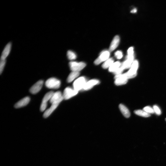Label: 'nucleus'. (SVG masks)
<instances>
[{
  "mask_svg": "<svg viewBox=\"0 0 166 166\" xmlns=\"http://www.w3.org/2000/svg\"><path fill=\"white\" fill-rule=\"evenodd\" d=\"M80 73L78 72L72 71L69 75L67 79V81L68 82H70L73 81L75 79L78 77Z\"/></svg>",
  "mask_w": 166,
  "mask_h": 166,
  "instance_id": "17",
  "label": "nucleus"
},
{
  "mask_svg": "<svg viewBox=\"0 0 166 166\" xmlns=\"http://www.w3.org/2000/svg\"><path fill=\"white\" fill-rule=\"evenodd\" d=\"M64 99L63 95L60 92L54 93L51 98L50 102L51 103H60Z\"/></svg>",
  "mask_w": 166,
  "mask_h": 166,
  "instance_id": "8",
  "label": "nucleus"
},
{
  "mask_svg": "<svg viewBox=\"0 0 166 166\" xmlns=\"http://www.w3.org/2000/svg\"><path fill=\"white\" fill-rule=\"evenodd\" d=\"M43 84V80H40L37 82L30 88V92L33 94L38 93L42 88Z\"/></svg>",
  "mask_w": 166,
  "mask_h": 166,
  "instance_id": "9",
  "label": "nucleus"
},
{
  "mask_svg": "<svg viewBox=\"0 0 166 166\" xmlns=\"http://www.w3.org/2000/svg\"><path fill=\"white\" fill-rule=\"evenodd\" d=\"M165 120H166V119H165Z\"/></svg>",
  "mask_w": 166,
  "mask_h": 166,
  "instance_id": "29",
  "label": "nucleus"
},
{
  "mask_svg": "<svg viewBox=\"0 0 166 166\" xmlns=\"http://www.w3.org/2000/svg\"><path fill=\"white\" fill-rule=\"evenodd\" d=\"M69 66L72 71L79 72L84 68L86 66V64L84 62H71L69 63Z\"/></svg>",
  "mask_w": 166,
  "mask_h": 166,
  "instance_id": "3",
  "label": "nucleus"
},
{
  "mask_svg": "<svg viewBox=\"0 0 166 166\" xmlns=\"http://www.w3.org/2000/svg\"><path fill=\"white\" fill-rule=\"evenodd\" d=\"M124 70V69L123 68L120 66L117 70H116L115 72H114V73L116 75L121 74Z\"/></svg>",
  "mask_w": 166,
  "mask_h": 166,
  "instance_id": "26",
  "label": "nucleus"
},
{
  "mask_svg": "<svg viewBox=\"0 0 166 166\" xmlns=\"http://www.w3.org/2000/svg\"><path fill=\"white\" fill-rule=\"evenodd\" d=\"M11 47H12V44L11 43H9L6 45L2 53L1 60H6L10 53Z\"/></svg>",
  "mask_w": 166,
  "mask_h": 166,
  "instance_id": "11",
  "label": "nucleus"
},
{
  "mask_svg": "<svg viewBox=\"0 0 166 166\" xmlns=\"http://www.w3.org/2000/svg\"><path fill=\"white\" fill-rule=\"evenodd\" d=\"M153 109L154 112L158 115H160L161 114V111L160 109L157 105H154L153 107Z\"/></svg>",
  "mask_w": 166,
  "mask_h": 166,
  "instance_id": "24",
  "label": "nucleus"
},
{
  "mask_svg": "<svg viewBox=\"0 0 166 166\" xmlns=\"http://www.w3.org/2000/svg\"><path fill=\"white\" fill-rule=\"evenodd\" d=\"M119 108L123 115L126 118H129L130 116V113L128 108L122 104L119 105Z\"/></svg>",
  "mask_w": 166,
  "mask_h": 166,
  "instance_id": "16",
  "label": "nucleus"
},
{
  "mask_svg": "<svg viewBox=\"0 0 166 166\" xmlns=\"http://www.w3.org/2000/svg\"><path fill=\"white\" fill-rule=\"evenodd\" d=\"M110 52L108 51H103L101 53L100 56L94 62L96 65H99L101 63L106 61L109 59Z\"/></svg>",
  "mask_w": 166,
  "mask_h": 166,
  "instance_id": "6",
  "label": "nucleus"
},
{
  "mask_svg": "<svg viewBox=\"0 0 166 166\" xmlns=\"http://www.w3.org/2000/svg\"><path fill=\"white\" fill-rule=\"evenodd\" d=\"M100 82L97 80H92L86 82L84 86V90H88L92 89L94 86L99 84Z\"/></svg>",
  "mask_w": 166,
  "mask_h": 166,
  "instance_id": "14",
  "label": "nucleus"
},
{
  "mask_svg": "<svg viewBox=\"0 0 166 166\" xmlns=\"http://www.w3.org/2000/svg\"><path fill=\"white\" fill-rule=\"evenodd\" d=\"M78 92L70 87H67L64 90L63 96L64 99L67 100L77 95Z\"/></svg>",
  "mask_w": 166,
  "mask_h": 166,
  "instance_id": "4",
  "label": "nucleus"
},
{
  "mask_svg": "<svg viewBox=\"0 0 166 166\" xmlns=\"http://www.w3.org/2000/svg\"><path fill=\"white\" fill-rule=\"evenodd\" d=\"M143 110L149 114H153L154 112L153 109L149 106H147L143 108Z\"/></svg>",
  "mask_w": 166,
  "mask_h": 166,
  "instance_id": "22",
  "label": "nucleus"
},
{
  "mask_svg": "<svg viewBox=\"0 0 166 166\" xmlns=\"http://www.w3.org/2000/svg\"><path fill=\"white\" fill-rule=\"evenodd\" d=\"M86 82V78L84 77L79 78L74 82V89L78 92L83 89Z\"/></svg>",
  "mask_w": 166,
  "mask_h": 166,
  "instance_id": "2",
  "label": "nucleus"
},
{
  "mask_svg": "<svg viewBox=\"0 0 166 166\" xmlns=\"http://www.w3.org/2000/svg\"><path fill=\"white\" fill-rule=\"evenodd\" d=\"M60 103H55L52 104L51 107L47 109L44 113L43 116L45 118H47L50 116L55 110L57 107Z\"/></svg>",
  "mask_w": 166,
  "mask_h": 166,
  "instance_id": "13",
  "label": "nucleus"
},
{
  "mask_svg": "<svg viewBox=\"0 0 166 166\" xmlns=\"http://www.w3.org/2000/svg\"><path fill=\"white\" fill-rule=\"evenodd\" d=\"M115 84L117 86L125 84L128 82V79L125 78L122 74L115 75Z\"/></svg>",
  "mask_w": 166,
  "mask_h": 166,
  "instance_id": "10",
  "label": "nucleus"
},
{
  "mask_svg": "<svg viewBox=\"0 0 166 166\" xmlns=\"http://www.w3.org/2000/svg\"><path fill=\"white\" fill-rule=\"evenodd\" d=\"M128 55H134V48L133 47H131L129 49L128 51Z\"/></svg>",
  "mask_w": 166,
  "mask_h": 166,
  "instance_id": "27",
  "label": "nucleus"
},
{
  "mask_svg": "<svg viewBox=\"0 0 166 166\" xmlns=\"http://www.w3.org/2000/svg\"><path fill=\"white\" fill-rule=\"evenodd\" d=\"M138 66V63L137 60H135L133 63L130 69L127 72V74L132 78L136 76Z\"/></svg>",
  "mask_w": 166,
  "mask_h": 166,
  "instance_id": "7",
  "label": "nucleus"
},
{
  "mask_svg": "<svg viewBox=\"0 0 166 166\" xmlns=\"http://www.w3.org/2000/svg\"><path fill=\"white\" fill-rule=\"evenodd\" d=\"M135 114L144 117H148L150 116V114L146 113L144 111L141 110H137L134 111Z\"/></svg>",
  "mask_w": 166,
  "mask_h": 166,
  "instance_id": "20",
  "label": "nucleus"
},
{
  "mask_svg": "<svg viewBox=\"0 0 166 166\" xmlns=\"http://www.w3.org/2000/svg\"><path fill=\"white\" fill-rule=\"evenodd\" d=\"M54 93V92H53L51 91L47 93L45 95L40 106V110L41 111L43 112L46 109L47 106V102L48 101L50 100Z\"/></svg>",
  "mask_w": 166,
  "mask_h": 166,
  "instance_id": "5",
  "label": "nucleus"
},
{
  "mask_svg": "<svg viewBox=\"0 0 166 166\" xmlns=\"http://www.w3.org/2000/svg\"><path fill=\"white\" fill-rule=\"evenodd\" d=\"M115 55L117 59H121L123 56L122 52L121 51H117L115 53Z\"/></svg>",
  "mask_w": 166,
  "mask_h": 166,
  "instance_id": "25",
  "label": "nucleus"
},
{
  "mask_svg": "<svg viewBox=\"0 0 166 166\" xmlns=\"http://www.w3.org/2000/svg\"><path fill=\"white\" fill-rule=\"evenodd\" d=\"M121 63L117 61L113 63L111 66L109 67V71L111 72L114 73L121 66Z\"/></svg>",
  "mask_w": 166,
  "mask_h": 166,
  "instance_id": "18",
  "label": "nucleus"
},
{
  "mask_svg": "<svg viewBox=\"0 0 166 166\" xmlns=\"http://www.w3.org/2000/svg\"><path fill=\"white\" fill-rule=\"evenodd\" d=\"M137 9H134L133 10H132L131 11V12L132 13H136L137 12Z\"/></svg>",
  "mask_w": 166,
  "mask_h": 166,
  "instance_id": "28",
  "label": "nucleus"
},
{
  "mask_svg": "<svg viewBox=\"0 0 166 166\" xmlns=\"http://www.w3.org/2000/svg\"><path fill=\"white\" fill-rule=\"evenodd\" d=\"M6 60H1L0 63V73L1 74L3 72L6 64Z\"/></svg>",
  "mask_w": 166,
  "mask_h": 166,
  "instance_id": "23",
  "label": "nucleus"
},
{
  "mask_svg": "<svg viewBox=\"0 0 166 166\" xmlns=\"http://www.w3.org/2000/svg\"><path fill=\"white\" fill-rule=\"evenodd\" d=\"M67 56L68 58L70 60L75 59L76 58V55L74 52L71 51H69L67 52Z\"/></svg>",
  "mask_w": 166,
  "mask_h": 166,
  "instance_id": "21",
  "label": "nucleus"
},
{
  "mask_svg": "<svg viewBox=\"0 0 166 166\" xmlns=\"http://www.w3.org/2000/svg\"><path fill=\"white\" fill-rule=\"evenodd\" d=\"M114 60L112 58H109L103 64L102 67L104 69H107L110 67L114 63Z\"/></svg>",
  "mask_w": 166,
  "mask_h": 166,
  "instance_id": "19",
  "label": "nucleus"
},
{
  "mask_svg": "<svg viewBox=\"0 0 166 166\" xmlns=\"http://www.w3.org/2000/svg\"><path fill=\"white\" fill-rule=\"evenodd\" d=\"M120 41L119 37L118 36H116L112 40L110 45L109 51L110 52L114 50L117 47Z\"/></svg>",
  "mask_w": 166,
  "mask_h": 166,
  "instance_id": "15",
  "label": "nucleus"
},
{
  "mask_svg": "<svg viewBox=\"0 0 166 166\" xmlns=\"http://www.w3.org/2000/svg\"><path fill=\"white\" fill-rule=\"evenodd\" d=\"M30 100V98L28 97H26L18 101L14 105V107L16 108H21L24 107L27 105Z\"/></svg>",
  "mask_w": 166,
  "mask_h": 166,
  "instance_id": "12",
  "label": "nucleus"
},
{
  "mask_svg": "<svg viewBox=\"0 0 166 166\" xmlns=\"http://www.w3.org/2000/svg\"><path fill=\"white\" fill-rule=\"evenodd\" d=\"M61 82L57 78H51L48 79L45 82V85L48 88L57 89L60 88Z\"/></svg>",
  "mask_w": 166,
  "mask_h": 166,
  "instance_id": "1",
  "label": "nucleus"
}]
</instances>
